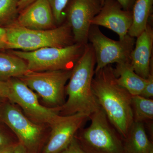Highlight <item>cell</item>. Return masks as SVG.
I'll return each instance as SVG.
<instances>
[{
	"label": "cell",
	"mask_w": 153,
	"mask_h": 153,
	"mask_svg": "<svg viewBox=\"0 0 153 153\" xmlns=\"http://www.w3.org/2000/svg\"><path fill=\"white\" fill-rule=\"evenodd\" d=\"M88 119L89 116L82 113L68 115H59L50 125L51 134L44 153L61 152L67 147L76 132Z\"/></svg>",
	"instance_id": "cell-11"
},
{
	"label": "cell",
	"mask_w": 153,
	"mask_h": 153,
	"mask_svg": "<svg viewBox=\"0 0 153 153\" xmlns=\"http://www.w3.org/2000/svg\"><path fill=\"white\" fill-rule=\"evenodd\" d=\"M105 0H100L102 6ZM125 10L131 11L136 0H116Z\"/></svg>",
	"instance_id": "cell-25"
},
{
	"label": "cell",
	"mask_w": 153,
	"mask_h": 153,
	"mask_svg": "<svg viewBox=\"0 0 153 153\" xmlns=\"http://www.w3.org/2000/svg\"><path fill=\"white\" fill-rule=\"evenodd\" d=\"M0 119L16 135L20 143L29 149L38 146L43 129L34 123L13 104L6 103L0 108Z\"/></svg>",
	"instance_id": "cell-10"
},
{
	"label": "cell",
	"mask_w": 153,
	"mask_h": 153,
	"mask_svg": "<svg viewBox=\"0 0 153 153\" xmlns=\"http://www.w3.org/2000/svg\"><path fill=\"white\" fill-rule=\"evenodd\" d=\"M146 98H151L153 96V71H151L150 74L147 78L146 83L142 92L140 95Z\"/></svg>",
	"instance_id": "cell-22"
},
{
	"label": "cell",
	"mask_w": 153,
	"mask_h": 153,
	"mask_svg": "<svg viewBox=\"0 0 153 153\" xmlns=\"http://www.w3.org/2000/svg\"><path fill=\"white\" fill-rule=\"evenodd\" d=\"M123 145L125 153H153L152 143L140 122L134 121L123 139Z\"/></svg>",
	"instance_id": "cell-15"
},
{
	"label": "cell",
	"mask_w": 153,
	"mask_h": 153,
	"mask_svg": "<svg viewBox=\"0 0 153 153\" xmlns=\"http://www.w3.org/2000/svg\"><path fill=\"white\" fill-rule=\"evenodd\" d=\"M29 71L25 60L11 53L0 52V81L20 78Z\"/></svg>",
	"instance_id": "cell-18"
},
{
	"label": "cell",
	"mask_w": 153,
	"mask_h": 153,
	"mask_svg": "<svg viewBox=\"0 0 153 153\" xmlns=\"http://www.w3.org/2000/svg\"><path fill=\"white\" fill-rule=\"evenodd\" d=\"M71 70L29 71L19 78L37 92L47 104L54 108L59 107L65 102V87Z\"/></svg>",
	"instance_id": "cell-7"
},
{
	"label": "cell",
	"mask_w": 153,
	"mask_h": 153,
	"mask_svg": "<svg viewBox=\"0 0 153 153\" xmlns=\"http://www.w3.org/2000/svg\"><path fill=\"white\" fill-rule=\"evenodd\" d=\"M16 145L9 144L4 146L0 148V153H13Z\"/></svg>",
	"instance_id": "cell-28"
},
{
	"label": "cell",
	"mask_w": 153,
	"mask_h": 153,
	"mask_svg": "<svg viewBox=\"0 0 153 153\" xmlns=\"http://www.w3.org/2000/svg\"><path fill=\"white\" fill-rule=\"evenodd\" d=\"M94 52L95 72L113 63L130 62V57L135 39L128 34L123 40L116 41L108 38L98 26L92 25L88 36Z\"/></svg>",
	"instance_id": "cell-6"
},
{
	"label": "cell",
	"mask_w": 153,
	"mask_h": 153,
	"mask_svg": "<svg viewBox=\"0 0 153 153\" xmlns=\"http://www.w3.org/2000/svg\"><path fill=\"white\" fill-rule=\"evenodd\" d=\"M132 23L131 11L125 10L116 0H105L91 26H102L116 33L120 40L127 35Z\"/></svg>",
	"instance_id": "cell-12"
},
{
	"label": "cell",
	"mask_w": 153,
	"mask_h": 153,
	"mask_svg": "<svg viewBox=\"0 0 153 153\" xmlns=\"http://www.w3.org/2000/svg\"><path fill=\"white\" fill-rule=\"evenodd\" d=\"M92 90L110 123L125 138L134 121L132 95L119 85L110 65L95 72Z\"/></svg>",
	"instance_id": "cell-1"
},
{
	"label": "cell",
	"mask_w": 153,
	"mask_h": 153,
	"mask_svg": "<svg viewBox=\"0 0 153 153\" xmlns=\"http://www.w3.org/2000/svg\"><path fill=\"white\" fill-rule=\"evenodd\" d=\"M86 44L75 43L67 47H45L32 51L15 50L11 53L25 60L30 71L70 70L83 54Z\"/></svg>",
	"instance_id": "cell-5"
},
{
	"label": "cell",
	"mask_w": 153,
	"mask_h": 153,
	"mask_svg": "<svg viewBox=\"0 0 153 153\" xmlns=\"http://www.w3.org/2000/svg\"><path fill=\"white\" fill-rule=\"evenodd\" d=\"M153 0H136L132 9V23L128 35L137 38L147 27L152 13Z\"/></svg>",
	"instance_id": "cell-17"
},
{
	"label": "cell",
	"mask_w": 153,
	"mask_h": 153,
	"mask_svg": "<svg viewBox=\"0 0 153 153\" xmlns=\"http://www.w3.org/2000/svg\"><path fill=\"white\" fill-rule=\"evenodd\" d=\"M6 98L19 105L35 122L51 125L60 115L59 107L49 108L38 101L36 94L19 78L7 80Z\"/></svg>",
	"instance_id": "cell-8"
},
{
	"label": "cell",
	"mask_w": 153,
	"mask_h": 153,
	"mask_svg": "<svg viewBox=\"0 0 153 153\" xmlns=\"http://www.w3.org/2000/svg\"><path fill=\"white\" fill-rule=\"evenodd\" d=\"M114 72L119 85L132 96L140 95L147 82L134 71L130 62L117 63Z\"/></svg>",
	"instance_id": "cell-16"
},
{
	"label": "cell",
	"mask_w": 153,
	"mask_h": 153,
	"mask_svg": "<svg viewBox=\"0 0 153 153\" xmlns=\"http://www.w3.org/2000/svg\"><path fill=\"white\" fill-rule=\"evenodd\" d=\"M15 24L35 30H50L57 27L48 0H36L21 11Z\"/></svg>",
	"instance_id": "cell-13"
},
{
	"label": "cell",
	"mask_w": 153,
	"mask_h": 153,
	"mask_svg": "<svg viewBox=\"0 0 153 153\" xmlns=\"http://www.w3.org/2000/svg\"><path fill=\"white\" fill-rule=\"evenodd\" d=\"M101 7L100 0H69L64 16L76 43L88 44L91 21Z\"/></svg>",
	"instance_id": "cell-9"
},
{
	"label": "cell",
	"mask_w": 153,
	"mask_h": 153,
	"mask_svg": "<svg viewBox=\"0 0 153 153\" xmlns=\"http://www.w3.org/2000/svg\"><path fill=\"white\" fill-rule=\"evenodd\" d=\"M60 153H87L80 146L76 138L74 137L71 143Z\"/></svg>",
	"instance_id": "cell-23"
},
{
	"label": "cell",
	"mask_w": 153,
	"mask_h": 153,
	"mask_svg": "<svg viewBox=\"0 0 153 153\" xmlns=\"http://www.w3.org/2000/svg\"><path fill=\"white\" fill-rule=\"evenodd\" d=\"M8 49L7 28L0 27V50Z\"/></svg>",
	"instance_id": "cell-24"
},
{
	"label": "cell",
	"mask_w": 153,
	"mask_h": 153,
	"mask_svg": "<svg viewBox=\"0 0 153 153\" xmlns=\"http://www.w3.org/2000/svg\"><path fill=\"white\" fill-rule=\"evenodd\" d=\"M9 144L10 143L7 137L2 132L0 131V148Z\"/></svg>",
	"instance_id": "cell-30"
},
{
	"label": "cell",
	"mask_w": 153,
	"mask_h": 153,
	"mask_svg": "<svg viewBox=\"0 0 153 153\" xmlns=\"http://www.w3.org/2000/svg\"><path fill=\"white\" fill-rule=\"evenodd\" d=\"M56 25H59L64 18V11L69 0H48Z\"/></svg>",
	"instance_id": "cell-21"
},
{
	"label": "cell",
	"mask_w": 153,
	"mask_h": 153,
	"mask_svg": "<svg viewBox=\"0 0 153 153\" xmlns=\"http://www.w3.org/2000/svg\"><path fill=\"white\" fill-rule=\"evenodd\" d=\"M20 0H0V27H7L16 23Z\"/></svg>",
	"instance_id": "cell-20"
},
{
	"label": "cell",
	"mask_w": 153,
	"mask_h": 153,
	"mask_svg": "<svg viewBox=\"0 0 153 153\" xmlns=\"http://www.w3.org/2000/svg\"><path fill=\"white\" fill-rule=\"evenodd\" d=\"M36 1V0H20L18 7L19 13Z\"/></svg>",
	"instance_id": "cell-26"
},
{
	"label": "cell",
	"mask_w": 153,
	"mask_h": 153,
	"mask_svg": "<svg viewBox=\"0 0 153 153\" xmlns=\"http://www.w3.org/2000/svg\"><path fill=\"white\" fill-rule=\"evenodd\" d=\"M7 90V81H0V100L6 98Z\"/></svg>",
	"instance_id": "cell-27"
},
{
	"label": "cell",
	"mask_w": 153,
	"mask_h": 153,
	"mask_svg": "<svg viewBox=\"0 0 153 153\" xmlns=\"http://www.w3.org/2000/svg\"><path fill=\"white\" fill-rule=\"evenodd\" d=\"M96 59L91 44H87L81 57L72 70L65 87L68 99L59 107L60 115L82 113L90 116L100 108L92 90Z\"/></svg>",
	"instance_id": "cell-2"
},
{
	"label": "cell",
	"mask_w": 153,
	"mask_h": 153,
	"mask_svg": "<svg viewBox=\"0 0 153 153\" xmlns=\"http://www.w3.org/2000/svg\"><path fill=\"white\" fill-rule=\"evenodd\" d=\"M132 107L135 121L143 122L153 119V100L142 96H132Z\"/></svg>",
	"instance_id": "cell-19"
},
{
	"label": "cell",
	"mask_w": 153,
	"mask_h": 153,
	"mask_svg": "<svg viewBox=\"0 0 153 153\" xmlns=\"http://www.w3.org/2000/svg\"><path fill=\"white\" fill-rule=\"evenodd\" d=\"M89 126L82 129L76 138L87 153H125L121 136L110 122L100 107L92 114Z\"/></svg>",
	"instance_id": "cell-4"
},
{
	"label": "cell",
	"mask_w": 153,
	"mask_h": 153,
	"mask_svg": "<svg viewBox=\"0 0 153 153\" xmlns=\"http://www.w3.org/2000/svg\"><path fill=\"white\" fill-rule=\"evenodd\" d=\"M13 153H28L27 149L21 143L16 145Z\"/></svg>",
	"instance_id": "cell-29"
},
{
	"label": "cell",
	"mask_w": 153,
	"mask_h": 153,
	"mask_svg": "<svg viewBox=\"0 0 153 153\" xmlns=\"http://www.w3.org/2000/svg\"><path fill=\"white\" fill-rule=\"evenodd\" d=\"M6 28L8 49L32 51L45 47H63L74 44L71 28L67 23L47 30H31L15 24Z\"/></svg>",
	"instance_id": "cell-3"
},
{
	"label": "cell",
	"mask_w": 153,
	"mask_h": 153,
	"mask_svg": "<svg viewBox=\"0 0 153 153\" xmlns=\"http://www.w3.org/2000/svg\"><path fill=\"white\" fill-rule=\"evenodd\" d=\"M130 57V63L138 75L147 79L152 71L153 30L150 25L137 37Z\"/></svg>",
	"instance_id": "cell-14"
}]
</instances>
